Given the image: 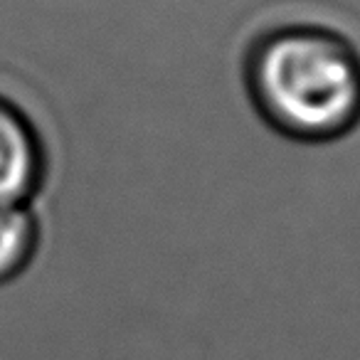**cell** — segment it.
<instances>
[{
    "label": "cell",
    "instance_id": "1",
    "mask_svg": "<svg viewBox=\"0 0 360 360\" xmlns=\"http://www.w3.org/2000/svg\"><path fill=\"white\" fill-rule=\"evenodd\" d=\"M245 89L281 139L335 143L360 126V50L328 25H276L247 50Z\"/></svg>",
    "mask_w": 360,
    "mask_h": 360
},
{
    "label": "cell",
    "instance_id": "2",
    "mask_svg": "<svg viewBox=\"0 0 360 360\" xmlns=\"http://www.w3.org/2000/svg\"><path fill=\"white\" fill-rule=\"evenodd\" d=\"M50 155L32 116L0 94V205H35Z\"/></svg>",
    "mask_w": 360,
    "mask_h": 360
},
{
    "label": "cell",
    "instance_id": "3",
    "mask_svg": "<svg viewBox=\"0 0 360 360\" xmlns=\"http://www.w3.org/2000/svg\"><path fill=\"white\" fill-rule=\"evenodd\" d=\"M42 237L35 205H0V286L27 274L42 250Z\"/></svg>",
    "mask_w": 360,
    "mask_h": 360
}]
</instances>
